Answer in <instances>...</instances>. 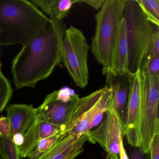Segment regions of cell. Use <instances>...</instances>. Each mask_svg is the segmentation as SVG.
I'll list each match as a JSON object with an SVG mask.
<instances>
[{
  "label": "cell",
  "instance_id": "6da1fadb",
  "mask_svg": "<svg viewBox=\"0 0 159 159\" xmlns=\"http://www.w3.org/2000/svg\"><path fill=\"white\" fill-rule=\"evenodd\" d=\"M66 29L64 21L51 19L44 32L23 46L12 63L13 80L17 89L34 88L57 66H62V42Z\"/></svg>",
  "mask_w": 159,
  "mask_h": 159
},
{
  "label": "cell",
  "instance_id": "7a4b0ae2",
  "mask_svg": "<svg viewBox=\"0 0 159 159\" xmlns=\"http://www.w3.org/2000/svg\"><path fill=\"white\" fill-rule=\"evenodd\" d=\"M51 19L28 0H0V45L28 44Z\"/></svg>",
  "mask_w": 159,
  "mask_h": 159
},
{
  "label": "cell",
  "instance_id": "3957f363",
  "mask_svg": "<svg viewBox=\"0 0 159 159\" xmlns=\"http://www.w3.org/2000/svg\"><path fill=\"white\" fill-rule=\"evenodd\" d=\"M126 1L105 0L95 16L96 25L91 50L98 63L103 67L104 74L108 73L110 69L112 49Z\"/></svg>",
  "mask_w": 159,
  "mask_h": 159
},
{
  "label": "cell",
  "instance_id": "277c9868",
  "mask_svg": "<svg viewBox=\"0 0 159 159\" xmlns=\"http://www.w3.org/2000/svg\"><path fill=\"white\" fill-rule=\"evenodd\" d=\"M123 18L128 45V71L133 75L139 70L159 27L147 19L135 0L126 1Z\"/></svg>",
  "mask_w": 159,
  "mask_h": 159
},
{
  "label": "cell",
  "instance_id": "5b68a950",
  "mask_svg": "<svg viewBox=\"0 0 159 159\" xmlns=\"http://www.w3.org/2000/svg\"><path fill=\"white\" fill-rule=\"evenodd\" d=\"M140 105L138 134L142 152L148 153L154 136L159 134V76L139 70Z\"/></svg>",
  "mask_w": 159,
  "mask_h": 159
},
{
  "label": "cell",
  "instance_id": "8992f818",
  "mask_svg": "<svg viewBox=\"0 0 159 159\" xmlns=\"http://www.w3.org/2000/svg\"><path fill=\"white\" fill-rule=\"evenodd\" d=\"M89 49L82 31L72 26L67 29L62 42L61 59L76 85L82 89L89 82Z\"/></svg>",
  "mask_w": 159,
  "mask_h": 159
},
{
  "label": "cell",
  "instance_id": "52a82bcc",
  "mask_svg": "<svg viewBox=\"0 0 159 159\" xmlns=\"http://www.w3.org/2000/svg\"><path fill=\"white\" fill-rule=\"evenodd\" d=\"M111 103L105 111L104 122L95 130L87 132L88 141L99 144L111 159H119L120 144L124 137V131Z\"/></svg>",
  "mask_w": 159,
  "mask_h": 159
},
{
  "label": "cell",
  "instance_id": "ba28073f",
  "mask_svg": "<svg viewBox=\"0 0 159 159\" xmlns=\"http://www.w3.org/2000/svg\"><path fill=\"white\" fill-rule=\"evenodd\" d=\"M56 91L47 95L43 103L36 108V117L41 120L61 127L65 133L72 126L73 115L78 100L65 103L56 99Z\"/></svg>",
  "mask_w": 159,
  "mask_h": 159
},
{
  "label": "cell",
  "instance_id": "9c48e42d",
  "mask_svg": "<svg viewBox=\"0 0 159 159\" xmlns=\"http://www.w3.org/2000/svg\"><path fill=\"white\" fill-rule=\"evenodd\" d=\"M112 98L110 84L98 89L97 97L84 113L77 120L68 133L73 135L86 134L100 122Z\"/></svg>",
  "mask_w": 159,
  "mask_h": 159
},
{
  "label": "cell",
  "instance_id": "30bf717a",
  "mask_svg": "<svg viewBox=\"0 0 159 159\" xmlns=\"http://www.w3.org/2000/svg\"><path fill=\"white\" fill-rule=\"evenodd\" d=\"M139 105L140 76L139 70L136 73L131 75L124 128L125 135L127 138L128 144L135 148L140 146L137 131Z\"/></svg>",
  "mask_w": 159,
  "mask_h": 159
},
{
  "label": "cell",
  "instance_id": "8fae6325",
  "mask_svg": "<svg viewBox=\"0 0 159 159\" xmlns=\"http://www.w3.org/2000/svg\"><path fill=\"white\" fill-rule=\"evenodd\" d=\"M87 141V133L80 135L66 133L38 159H74L83 152Z\"/></svg>",
  "mask_w": 159,
  "mask_h": 159
},
{
  "label": "cell",
  "instance_id": "7c38bea8",
  "mask_svg": "<svg viewBox=\"0 0 159 159\" xmlns=\"http://www.w3.org/2000/svg\"><path fill=\"white\" fill-rule=\"evenodd\" d=\"M132 75L127 72L122 75L114 76L116 78L115 80H112L110 77L107 76L108 83L112 88L111 107L121 124L124 131Z\"/></svg>",
  "mask_w": 159,
  "mask_h": 159
},
{
  "label": "cell",
  "instance_id": "4fadbf2b",
  "mask_svg": "<svg viewBox=\"0 0 159 159\" xmlns=\"http://www.w3.org/2000/svg\"><path fill=\"white\" fill-rule=\"evenodd\" d=\"M59 126L43 121L36 117L35 120L24 134V142L20 151L24 158L28 157L40 141L55 135L66 134Z\"/></svg>",
  "mask_w": 159,
  "mask_h": 159
},
{
  "label": "cell",
  "instance_id": "5bb4252c",
  "mask_svg": "<svg viewBox=\"0 0 159 159\" xmlns=\"http://www.w3.org/2000/svg\"><path fill=\"white\" fill-rule=\"evenodd\" d=\"M128 45L126 36V25L123 17L118 28L113 45L111 60L110 69L107 74L118 76L128 71Z\"/></svg>",
  "mask_w": 159,
  "mask_h": 159
},
{
  "label": "cell",
  "instance_id": "9a60e30c",
  "mask_svg": "<svg viewBox=\"0 0 159 159\" xmlns=\"http://www.w3.org/2000/svg\"><path fill=\"white\" fill-rule=\"evenodd\" d=\"M11 120L12 136L17 133L25 134L36 119V108L32 105L11 104L5 107Z\"/></svg>",
  "mask_w": 159,
  "mask_h": 159
},
{
  "label": "cell",
  "instance_id": "2e32d148",
  "mask_svg": "<svg viewBox=\"0 0 159 159\" xmlns=\"http://www.w3.org/2000/svg\"><path fill=\"white\" fill-rule=\"evenodd\" d=\"M35 6L40 7L50 19L62 20L67 17L72 5L78 0H31Z\"/></svg>",
  "mask_w": 159,
  "mask_h": 159
},
{
  "label": "cell",
  "instance_id": "e0dca14e",
  "mask_svg": "<svg viewBox=\"0 0 159 159\" xmlns=\"http://www.w3.org/2000/svg\"><path fill=\"white\" fill-rule=\"evenodd\" d=\"M147 19L159 27V0H135Z\"/></svg>",
  "mask_w": 159,
  "mask_h": 159
},
{
  "label": "cell",
  "instance_id": "ac0fdd59",
  "mask_svg": "<svg viewBox=\"0 0 159 159\" xmlns=\"http://www.w3.org/2000/svg\"><path fill=\"white\" fill-rule=\"evenodd\" d=\"M12 137L0 136V159H23L20 148L12 140Z\"/></svg>",
  "mask_w": 159,
  "mask_h": 159
},
{
  "label": "cell",
  "instance_id": "d6986e66",
  "mask_svg": "<svg viewBox=\"0 0 159 159\" xmlns=\"http://www.w3.org/2000/svg\"><path fill=\"white\" fill-rule=\"evenodd\" d=\"M12 95L11 82L0 70V113L7 107Z\"/></svg>",
  "mask_w": 159,
  "mask_h": 159
},
{
  "label": "cell",
  "instance_id": "ffe728a7",
  "mask_svg": "<svg viewBox=\"0 0 159 159\" xmlns=\"http://www.w3.org/2000/svg\"><path fill=\"white\" fill-rule=\"evenodd\" d=\"M62 135H55L40 141L32 152L28 156L30 159H38L48 150Z\"/></svg>",
  "mask_w": 159,
  "mask_h": 159
},
{
  "label": "cell",
  "instance_id": "44dd1931",
  "mask_svg": "<svg viewBox=\"0 0 159 159\" xmlns=\"http://www.w3.org/2000/svg\"><path fill=\"white\" fill-rule=\"evenodd\" d=\"M158 56H159V28L156 29L153 34L149 50L141 62L139 70H143L152 59Z\"/></svg>",
  "mask_w": 159,
  "mask_h": 159
},
{
  "label": "cell",
  "instance_id": "7402d4cb",
  "mask_svg": "<svg viewBox=\"0 0 159 159\" xmlns=\"http://www.w3.org/2000/svg\"><path fill=\"white\" fill-rule=\"evenodd\" d=\"M140 71L151 76H159V56L152 59L146 67Z\"/></svg>",
  "mask_w": 159,
  "mask_h": 159
},
{
  "label": "cell",
  "instance_id": "603a6c76",
  "mask_svg": "<svg viewBox=\"0 0 159 159\" xmlns=\"http://www.w3.org/2000/svg\"><path fill=\"white\" fill-rule=\"evenodd\" d=\"M0 136L2 137H12L11 120L8 117L0 116Z\"/></svg>",
  "mask_w": 159,
  "mask_h": 159
},
{
  "label": "cell",
  "instance_id": "cb8c5ba5",
  "mask_svg": "<svg viewBox=\"0 0 159 159\" xmlns=\"http://www.w3.org/2000/svg\"><path fill=\"white\" fill-rule=\"evenodd\" d=\"M150 159H159V134L154 136L149 151Z\"/></svg>",
  "mask_w": 159,
  "mask_h": 159
},
{
  "label": "cell",
  "instance_id": "d4e9b609",
  "mask_svg": "<svg viewBox=\"0 0 159 159\" xmlns=\"http://www.w3.org/2000/svg\"><path fill=\"white\" fill-rule=\"evenodd\" d=\"M105 0H78V3L85 2L95 10H100Z\"/></svg>",
  "mask_w": 159,
  "mask_h": 159
},
{
  "label": "cell",
  "instance_id": "484cf974",
  "mask_svg": "<svg viewBox=\"0 0 159 159\" xmlns=\"http://www.w3.org/2000/svg\"><path fill=\"white\" fill-rule=\"evenodd\" d=\"M12 140L16 145L21 148L24 142V135L19 133L15 134L12 136Z\"/></svg>",
  "mask_w": 159,
  "mask_h": 159
},
{
  "label": "cell",
  "instance_id": "4316f807",
  "mask_svg": "<svg viewBox=\"0 0 159 159\" xmlns=\"http://www.w3.org/2000/svg\"><path fill=\"white\" fill-rule=\"evenodd\" d=\"M144 154L140 148H136L133 151L131 155V159H144Z\"/></svg>",
  "mask_w": 159,
  "mask_h": 159
},
{
  "label": "cell",
  "instance_id": "83f0119b",
  "mask_svg": "<svg viewBox=\"0 0 159 159\" xmlns=\"http://www.w3.org/2000/svg\"><path fill=\"white\" fill-rule=\"evenodd\" d=\"M119 157L120 159H129L127 157V154H126V152L125 149L124 147L123 143V140L120 142V154H119Z\"/></svg>",
  "mask_w": 159,
  "mask_h": 159
},
{
  "label": "cell",
  "instance_id": "f1b7e54d",
  "mask_svg": "<svg viewBox=\"0 0 159 159\" xmlns=\"http://www.w3.org/2000/svg\"><path fill=\"white\" fill-rule=\"evenodd\" d=\"M105 159H111V158L110 156V155H109V154H107V157H106V158H105Z\"/></svg>",
  "mask_w": 159,
  "mask_h": 159
},
{
  "label": "cell",
  "instance_id": "f546056e",
  "mask_svg": "<svg viewBox=\"0 0 159 159\" xmlns=\"http://www.w3.org/2000/svg\"><path fill=\"white\" fill-rule=\"evenodd\" d=\"M0 70H1V62H0Z\"/></svg>",
  "mask_w": 159,
  "mask_h": 159
}]
</instances>
